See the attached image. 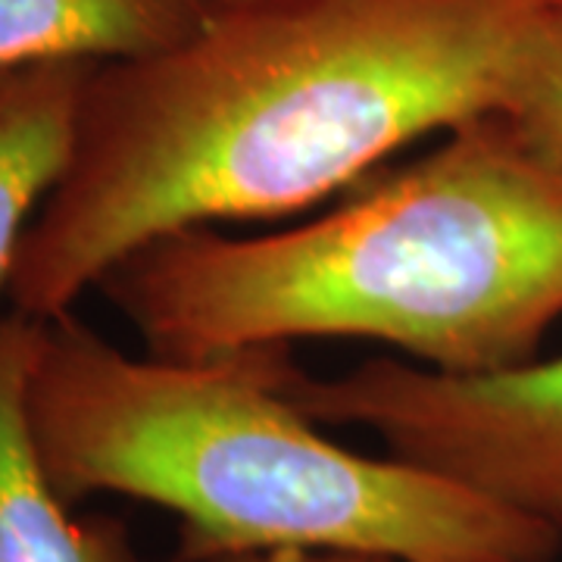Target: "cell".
Listing matches in <instances>:
<instances>
[{"label":"cell","instance_id":"1","mask_svg":"<svg viewBox=\"0 0 562 562\" xmlns=\"http://www.w3.org/2000/svg\"><path fill=\"white\" fill-rule=\"evenodd\" d=\"M562 0H203L101 63L25 232L13 310L57 319L144 244L310 210L422 138L503 113Z\"/></svg>","mask_w":562,"mask_h":562},{"label":"cell","instance_id":"2","mask_svg":"<svg viewBox=\"0 0 562 562\" xmlns=\"http://www.w3.org/2000/svg\"><path fill=\"white\" fill-rule=\"evenodd\" d=\"M94 291L154 357L347 338L447 375L501 372L562 319V166L494 113L322 216L250 238L176 232Z\"/></svg>","mask_w":562,"mask_h":562},{"label":"cell","instance_id":"3","mask_svg":"<svg viewBox=\"0 0 562 562\" xmlns=\"http://www.w3.org/2000/svg\"><path fill=\"white\" fill-rule=\"evenodd\" d=\"M288 347L132 357L72 313L41 322L25 413L66 503L120 494L179 519V562L338 550L394 562H550L562 535L397 457L322 435Z\"/></svg>","mask_w":562,"mask_h":562},{"label":"cell","instance_id":"4","mask_svg":"<svg viewBox=\"0 0 562 562\" xmlns=\"http://www.w3.org/2000/svg\"><path fill=\"white\" fill-rule=\"evenodd\" d=\"M288 397L313 422L372 431L391 457L562 535V353L487 375L394 357L335 379L297 369Z\"/></svg>","mask_w":562,"mask_h":562},{"label":"cell","instance_id":"5","mask_svg":"<svg viewBox=\"0 0 562 562\" xmlns=\"http://www.w3.org/2000/svg\"><path fill=\"white\" fill-rule=\"evenodd\" d=\"M38 328L0 313V562H138L128 525L76 516L44 472L25 413Z\"/></svg>","mask_w":562,"mask_h":562},{"label":"cell","instance_id":"6","mask_svg":"<svg viewBox=\"0 0 562 562\" xmlns=\"http://www.w3.org/2000/svg\"><path fill=\"white\" fill-rule=\"evenodd\" d=\"M98 63H41L0 72V291L29 225L60 181L81 91Z\"/></svg>","mask_w":562,"mask_h":562},{"label":"cell","instance_id":"7","mask_svg":"<svg viewBox=\"0 0 562 562\" xmlns=\"http://www.w3.org/2000/svg\"><path fill=\"white\" fill-rule=\"evenodd\" d=\"M201 10L203 0H0V72L157 54L184 38Z\"/></svg>","mask_w":562,"mask_h":562},{"label":"cell","instance_id":"8","mask_svg":"<svg viewBox=\"0 0 562 562\" xmlns=\"http://www.w3.org/2000/svg\"><path fill=\"white\" fill-rule=\"evenodd\" d=\"M503 116L538 154L562 166V13Z\"/></svg>","mask_w":562,"mask_h":562},{"label":"cell","instance_id":"9","mask_svg":"<svg viewBox=\"0 0 562 562\" xmlns=\"http://www.w3.org/2000/svg\"><path fill=\"white\" fill-rule=\"evenodd\" d=\"M220 562H394L372 553H338V550H269L250 557H232Z\"/></svg>","mask_w":562,"mask_h":562}]
</instances>
